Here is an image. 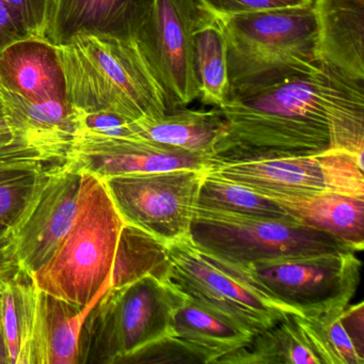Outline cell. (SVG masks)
Masks as SVG:
<instances>
[{"instance_id": "cell-1", "label": "cell", "mask_w": 364, "mask_h": 364, "mask_svg": "<svg viewBox=\"0 0 364 364\" xmlns=\"http://www.w3.org/2000/svg\"><path fill=\"white\" fill-rule=\"evenodd\" d=\"M213 165L347 151L363 156L364 80L318 59L230 91Z\"/></svg>"}, {"instance_id": "cell-2", "label": "cell", "mask_w": 364, "mask_h": 364, "mask_svg": "<svg viewBox=\"0 0 364 364\" xmlns=\"http://www.w3.org/2000/svg\"><path fill=\"white\" fill-rule=\"evenodd\" d=\"M57 50L76 114L109 110L136 121L168 112L165 91L133 38L82 33Z\"/></svg>"}, {"instance_id": "cell-3", "label": "cell", "mask_w": 364, "mask_h": 364, "mask_svg": "<svg viewBox=\"0 0 364 364\" xmlns=\"http://www.w3.org/2000/svg\"><path fill=\"white\" fill-rule=\"evenodd\" d=\"M123 223L103 180L82 171L75 220L48 263L31 276L38 289L86 306L110 281Z\"/></svg>"}, {"instance_id": "cell-4", "label": "cell", "mask_w": 364, "mask_h": 364, "mask_svg": "<svg viewBox=\"0 0 364 364\" xmlns=\"http://www.w3.org/2000/svg\"><path fill=\"white\" fill-rule=\"evenodd\" d=\"M186 296L169 280L149 276L108 289L85 321L78 363H124L172 336V319Z\"/></svg>"}, {"instance_id": "cell-5", "label": "cell", "mask_w": 364, "mask_h": 364, "mask_svg": "<svg viewBox=\"0 0 364 364\" xmlns=\"http://www.w3.org/2000/svg\"><path fill=\"white\" fill-rule=\"evenodd\" d=\"M216 18L227 41L230 91L317 59L312 5Z\"/></svg>"}, {"instance_id": "cell-6", "label": "cell", "mask_w": 364, "mask_h": 364, "mask_svg": "<svg viewBox=\"0 0 364 364\" xmlns=\"http://www.w3.org/2000/svg\"><path fill=\"white\" fill-rule=\"evenodd\" d=\"M189 237L234 266L317 253L353 252L336 238L291 217L246 216L201 208H196Z\"/></svg>"}, {"instance_id": "cell-7", "label": "cell", "mask_w": 364, "mask_h": 364, "mask_svg": "<svg viewBox=\"0 0 364 364\" xmlns=\"http://www.w3.org/2000/svg\"><path fill=\"white\" fill-rule=\"evenodd\" d=\"M234 267L274 301L298 315H315L350 304L359 285L361 262L355 252L338 251Z\"/></svg>"}, {"instance_id": "cell-8", "label": "cell", "mask_w": 364, "mask_h": 364, "mask_svg": "<svg viewBox=\"0 0 364 364\" xmlns=\"http://www.w3.org/2000/svg\"><path fill=\"white\" fill-rule=\"evenodd\" d=\"M208 10L199 0H144L131 37L167 97L168 112L199 97L195 35Z\"/></svg>"}, {"instance_id": "cell-9", "label": "cell", "mask_w": 364, "mask_h": 364, "mask_svg": "<svg viewBox=\"0 0 364 364\" xmlns=\"http://www.w3.org/2000/svg\"><path fill=\"white\" fill-rule=\"evenodd\" d=\"M169 281L186 297L233 317L255 334L267 329L291 309L270 299L237 268L203 250L189 236L167 244Z\"/></svg>"}, {"instance_id": "cell-10", "label": "cell", "mask_w": 364, "mask_h": 364, "mask_svg": "<svg viewBox=\"0 0 364 364\" xmlns=\"http://www.w3.org/2000/svg\"><path fill=\"white\" fill-rule=\"evenodd\" d=\"M206 170L178 168L102 180L124 223L170 244L189 236Z\"/></svg>"}, {"instance_id": "cell-11", "label": "cell", "mask_w": 364, "mask_h": 364, "mask_svg": "<svg viewBox=\"0 0 364 364\" xmlns=\"http://www.w3.org/2000/svg\"><path fill=\"white\" fill-rule=\"evenodd\" d=\"M208 169L264 197L323 193L364 197L363 156L347 151L215 164Z\"/></svg>"}, {"instance_id": "cell-12", "label": "cell", "mask_w": 364, "mask_h": 364, "mask_svg": "<svg viewBox=\"0 0 364 364\" xmlns=\"http://www.w3.org/2000/svg\"><path fill=\"white\" fill-rule=\"evenodd\" d=\"M80 188L82 171L69 161L46 168L31 203L9 231L16 269L31 277L48 263L75 220Z\"/></svg>"}, {"instance_id": "cell-13", "label": "cell", "mask_w": 364, "mask_h": 364, "mask_svg": "<svg viewBox=\"0 0 364 364\" xmlns=\"http://www.w3.org/2000/svg\"><path fill=\"white\" fill-rule=\"evenodd\" d=\"M65 161L80 171L100 178L178 168L208 169L213 165L203 157L146 139L106 138L82 133L74 138Z\"/></svg>"}, {"instance_id": "cell-14", "label": "cell", "mask_w": 364, "mask_h": 364, "mask_svg": "<svg viewBox=\"0 0 364 364\" xmlns=\"http://www.w3.org/2000/svg\"><path fill=\"white\" fill-rule=\"evenodd\" d=\"M10 131L46 163L65 161L78 131L77 114L68 100L29 102L0 88Z\"/></svg>"}, {"instance_id": "cell-15", "label": "cell", "mask_w": 364, "mask_h": 364, "mask_svg": "<svg viewBox=\"0 0 364 364\" xmlns=\"http://www.w3.org/2000/svg\"><path fill=\"white\" fill-rule=\"evenodd\" d=\"M312 9L316 58L364 80V0H313Z\"/></svg>"}, {"instance_id": "cell-16", "label": "cell", "mask_w": 364, "mask_h": 364, "mask_svg": "<svg viewBox=\"0 0 364 364\" xmlns=\"http://www.w3.org/2000/svg\"><path fill=\"white\" fill-rule=\"evenodd\" d=\"M41 291L18 269L0 274V333L8 364H41Z\"/></svg>"}, {"instance_id": "cell-17", "label": "cell", "mask_w": 364, "mask_h": 364, "mask_svg": "<svg viewBox=\"0 0 364 364\" xmlns=\"http://www.w3.org/2000/svg\"><path fill=\"white\" fill-rule=\"evenodd\" d=\"M0 88L35 103L67 100L57 46L29 38L0 50Z\"/></svg>"}, {"instance_id": "cell-18", "label": "cell", "mask_w": 364, "mask_h": 364, "mask_svg": "<svg viewBox=\"0 0 364 364\" xmlns=\"http://www.w3.org/2000/svg\"><path fill=\"white\" fill-rule=\"evenodd\" d=\"M289 216L331 235L353 252L364 247V197L340 193L272 196Z\"/></svg>"}, {"instance_id": "cell-19", "label": "cell", "mask_w": 364, "mask_h": 364, "mask_svg": "<svg viewBox=\"0 0 364 364\" xmlns=\"http://www.w3.org/2000/svg\"><path fill=\"white\" fill-rule=\"evenodd\" d=\"M135 127L140 139L180 149L213 164L217 144L225 132V121L216 107L210 110L183 107L159 118L136 120Z\"/></svg>"}, {"instance_id": "cell-20", "label": "cell", "mask_w": 364, "mask_h": 364, "mask_svg": "<svg viewBox=\"0 0 364 364\" xmlns=\"http://www.w3.org/2000/svg\"><path fill=\"white\" fill-rule=\"evenodd\" d=\"M144 0H56L48 42L60 46L78 33L131 37Z\"/></svg>"}, {"instance_id": "cell-21", "label": "cell", "mask_w": 364, "mask_h": 364, "mask_svg": "<svg viewBox=\"0 0 364 364\" xmlns=\"http://www.w3.org/2000/svg\"><path fill=\"white\" fill-rule=\"evenodd\" d=\"M294 316L321 364L364 363L363 302L321 314Z\"/></svg>"}, {"instance_id": "cell-22", "label": "cell", "mask_w": 364, "mask_h": 364, "mask_svg": "<svg viewBox=\"0 0 364 364\" xmlns=\"http://www.w3.org/2000/svg\"><path fill=\"white\" fill-rule=\"evenodd\" d=\"M255 334L233 317L188 297L172 319V336L197 347L210 363L246 346Z\"/></svg>"}, {"instance_id": "cell-23", "label": "cell", "mask_w": 364, "mask_h": 364, "mask_svg": "<svg viewBox=\"0 0 364 364\" xmlns=\"http://www.w3.org/2000/svg\"><path fill=\"white\" fill-rule=\"evenodd\" d=\"M110 287L108 281L90 302L75 306L41 291L42 364H77L80 334L89 313Z\"/></svg>"}, {"instance_id": "cell-24", "label": "cell", "mask_w": 364, "mask_h": 364, "mask_svg": "<svg viewBox=\"0 0 364 364\" xmlns=\"http://www.w3.org/2000/svg\"><path fill=\"white\" fill-rule=\"evenodd\" d=\"M216 364H321L294 314L255 334L242 348Z\"/></svg>"}, {"instance_id": "cell-25", "label": "cell", "mask_w": 364, "mask_h": 364, "mask_svg": "<svg viewBox=\"0 0 364 364\" xmlns=\"http://www.w3.org/2000/svg\"><path fill=\"white\" fill-rule=\"evenodd\" d=\"M46 164L24 144L0 153V225L14 227L41 184Z\"/></svg>"}, {"instance_id": "cell-26", "label": "cell", "mask_w": 364, "mask_h": 364, "mask_svg": "<svg viewBox=\"0 0 364 364\" xmlns=\"http://www.w3.org/2000/svg\"><path fill=\"white\" fill-rule=\"evenodd\" d=\"M167 244L129 223H123L112 264L110 289H119L144 277L169 280Z\"/></svg>"}, {"instance_id": "cell-27", "label": "cell", "mask_w": 364, "mask_h": 364, "mask_svg": "<svg viewBox=\"0 0 364 364\" xmlns=\"http://www.w3.org/2000/svg\"><path fill=\"white\" fill-rule=\"evenodd\" d=\"M195 67L201 101L223 107L230 93L227 41L218 18L208 11L196 31Z\"/></svg>"}, {"instance_id": "cell-28", "label": "cell", "mask_w": 364, "mask_h": 364, "mask_svg": "<svg viewBox=\"0 0 364 364\" xmlns=\"http://www.w3.org/2000/svg\"><path fill=\"white\" fill-rule=\"evenodd\" d=\"M197 208L246 216L291 217L276 202L238 183L206 170L200 187Z\"/></svg>"}, {"instance_id": "cell-29", "label": "cell", "mask_w": 364, "mask_h": 364, "mask_svg": "<svg viewBox=\"0 0 364 364\" xmlns=\"http://www.w3.org/2000/svg\"><path fill=\"white\" fill-rule=\"evenodd\" d=\"M124 363H203L210 358L189 343L169 336L144 347L125 360Z\"/></svg>"}, {"instance_id": "cell-30", "label": "cell", "mask_w": 364, "mask_h": 364, "mask_svg": "<svg viewBox=\"0 0 364 364\" xmlns=\"http://www.w3.org/2000/svg\"><path fill=\"white\" fill-rule=\"evenodd\" d=\"M77 114V134H90L106 138H135V121L109 110ZM76 134V135H77Z\"/></svg>"}, {"instance_id": "cell-31", "label": "cell", "mask_w": 364, "mask_h": 364, "mask_svg": "<svg viewBox=\"0 0 364 364\" xmlns=\"http://www.w3.org/2000/svg\"><path fill=\"white\" fill-rule=\"evenodd\" d=\"M215 18L257 14L287 8L306 7L313 0H199Z\"/></svg>"}, {"instance_id": "cell-32", "label": "cell", "mask_w": 364, "mask_h": 364, "mask_svg": "<svg viewBox=\"0 0 364 364\" xmlns=\"http://www.w3.org/2000/svg\"><path fill=\"white\" fill-rule=\"evenodd\" d=\"M31 38L48 42L56 0H5Z\"/></svg>"}, {"instance_id": "cell-33", "label": "cell", "mask_w": 364, "mask_h": 364, "mask_svg": "<svg viewBox=\"0 0 364 364\" xmlns=\"http://www.w3.org/2000/svg\"><path fill=\"white\" fill-rule=\"evenodd\" d=\"M29 38L31 36L16 12L5 0H0V50L16 42Z\"/></svg>"}, {"instance_id": "cell-34", "label": "cell", "mask_w": 364, "mask_h": 364, "mask_svg": "<svg viewBox=\"0 0 364 364\" xmlns=\"http://www.w3.org/2000/svg\"><path fill=\"white\" fill-rule=\"evenodd\" d=\"M16 269L10 253L9 228L0 225V274Z\"/></svg>"}, {"instance_id": "cell-35", "label": "cell", "mask_w": 364, "mask_h": 364, "mask_svg": "<svg viewBox=\"0 0 364 364\" xmlns=\"http://www.w3.org/2000/svg\"><path fill=\"white\" fill-rule=\"evenodd\" d=\"M22 144V142L18 141V140H16V138H14V134H0V153L5 152V151L14 148V146H16V144Z\"/></svg>"}, {"instance_id": "cell-36", "label": "cell", "mask_w": 364, "mask_h": 364, "mask_svg": "<svg viewBox=\"0 0 364 364\" xmlns=\"http://www.w3.org/2000/svg\"><path fill=\"white\" fill-rule=\"evenodd\" d=\"M11 133L9 125H8L7 117H6L5 108H4L3 101L0 97V134Z\"/></svg>"}, {"instance_id": "cell-37", "label": "cell", "mask_w": 364, "mask_h": 364, "mask_svg": "<svg viewBox=\"0 0 364 364\" xmlns=\"http://www.w3.org/2000/svg\"><path fill=\"white\" fill-rule=\"evenodd\" d=\"M0 364H8L7 351H6L5 343H4L1 333H0Z\"/></svg>"}]
</instances>
